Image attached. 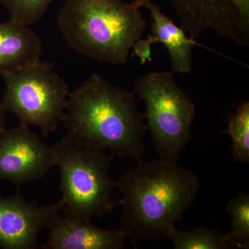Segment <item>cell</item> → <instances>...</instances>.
Wrapping results in <instances>:
<instances>
[{
    "label": "cell",
    "instance_id": "6da1fadb",
    "mask_svg": "<svg viewBox=\"0 0 249 249\" xmlns=\"http://www.w3.org/2000/svg\"><path fill=\"white\" fill-rule=\"evenodd\" d=\"M116 182L124 195L120 229L137 248L139 242L166 237L170 228L181 222L196 199L197 175L178 163L163 160L137 162Z\"/></svg>",
    "mask_w": 249,
    "mask_h": 249
},
{
    "label": "cell",
    "instance_id": "7a4b0ae2",
    "mask_svg": "<svg viewBox=\"0 0 249 249\" xmlns=\"http://www.w3.org/2000/svg\"><path fill=\"white\" fill-rule=\"evenodd\" d=\"M144 119L133 92L93 73L70 91L62 123L73 138L137 163L146 152Z\"/></svg>",
    "mask_w": 249,
    "mask_h": 249
},
{
    "label": "cell",
    "instance_id": "3957f363",
    "mask_svg": "<svg viewBox=\"0 0 249 249\" xmlns=\"http://www.w3.org/2000/svg\"><path fill=\"white\" fill-rule=\"evenodd\" d=\"M139 9L134 1L123 0H65L57 16L58 26L76 53L124 65L146 27Z\"/></svg>",
    "mask_w": 249,
    "mask_h": 249
},
{
    "label": "cell",
    "instance_id": "277c9868",
    "mask_svg": "<svg viewBox=\"0 0 249 249\" xmlns=\"http://www.w3.org/2000/svg\"><path fill=\"white\" fill-rule=\"evenodd\" d=\"M60 173L62 212L79 222H91L111 214L116 182L108 175L114 156L67 134L52 147Z\"/></svg>",
    "mask_w": 249,
    "mask_h": 249
},
{
    "label": "cell",
    "instance_id": "5b68a950",
    "mask_svg": "<svg viewBox=\"0 0 249 249\" xmlns=\"http://www.w3.org/2000/svg\"><path fill=\"white\" fill-rule=\"evenodd\" d=\"M134 94L143 100L144 118L160 160L178 163L192 137L196 107L175 82L172 71H153L134 85Z\"/></svg>",
    "mask_w": 249,
    "mask_h": 249
},
{
    "label": "cell",
    "instance_id": "8992f818",
    "mask_svg": "<svg viewBox=\"0 0 249 249\" xmlns=\"http://www.w3.org/2000/svg\"><path fill=\"white\" fill-rule=\"evenodd\" d=\"M5 90L0 104L20 123L36 126L44 137L62 123L70 91L52 62L39 60L2 77Z\"/></svg>",
    "mask_w": 249,
    "mask_h": 249
},
{
    "label": "cell",
    "instance_id": "52a82bcc",
    "mask_svg": "<svg viewBox=\"0 0 249 249\" xmlns=\"http://www.w3.org/2000/svg\"><path fill=\"white\" fill-rule=\"evenodd\" d=\"M193 40L208 30L249 46V0H168Z\"/></svg>",
    "mask_w": 249,
    "mask_h": 249
},
{
    "label": "cell",
    "instance_id": "ba28073f",
    "mask_svg": "<svg viewBox=\"0 0 249 249\" xmlns=\"http://www.w3.org/2000/svg\"><path fill=\"white\" fill-rule=\"evenodd\" d=\"M55 165L52 147L20 123L0 132V180L19 188L45 176Z\"/></svg>",
    "mask_w": 249,
    "mask_h": 249
},
{
    "label": "cell",
    "instance_id": "9c48e42d",
    "mask_svg": "<svg viewBox=\"0 0 249 249\" xmlns=\"http://www.w3.org/2000/svg\"><path fill=\"white\" fill-rule=\"evenodd\" d=\"M62 207L61 199L40 206L36 199L26 200L19 193L8 196L0 195V249H41L40 232Z\"/></svg>",
    "mask_w": 249,
    "mask_h": 249
},
{
    "label": "cell",
    "instance_id": "30bf717a",
    "mask_svg": "<svg viewBox=\"0 0 249 249\" xmlns=\"http://www.w3.org/2000/svg\"><path fill=\"white\" fill-rule=\"evenodd\" d=\"M47 228L49 234L42 249H121L127 240L120 229L106 230L60 213L52 218Z\"/></svg>",
    "mask_w": 249,
    "mask_h": 249
},
{
    "label": "cell",
    "instance_id": "8fae6325",
    "mask_svg": "<svg viewBox=\"0 0 249 249\" xmlns=\"http://www.w3.org/2000/svg\"><path fill=\"white\" fill-rule=\"evenodd\" d=\"M142 7L148 9L152 19V34L147 36V40L151 44H163L169 53L173 73H191L193 47L204 46L187 36L185 29L176 25L151 0H143Z\"/></svg>",
    "mask_w": 249,
    "mask_h": 249
},
{
    "label": "cell",
    "instance_id": "7c38bea8",
    "mask_svg": "<svg viewBox=\"0 0 249 249\" xmlns=\"http://www.w3.org/2000/svg\"><path fill=\"white\" fill-rule=\"evenodd\" d=\"M42 43L28 26L9 21L0 22V77L40 60Z\"/></svg>",
    "mask_w": 249,
    "mask_h": 249
},
{
    "label": "cell",
    "instance_id": "4fadbf2b",
    "mask_svg": "<svg viewBox=\"0 0 249 249\" xmlns=\"http://www.w3.org/2000/svg\"><path fill=\"white\" fill-rule=\"evenodd\" d=\"M166 237L172 241L175 249H245L232 238L231 232L224 233L203 227L182 231L173 226Z\"/></svg>",
    "mask_w": 249,
    "mask_h": 249
},
{
    "label": "cell",
    "instance_id": "5bb4252c",
    "mask_svg": "<svg viewBox=\"0 0 249 249\" xmlns=\"http://www.w3.org/2000/svg\"><path fill=\"white\" fill-rule=\"evenodd\" d=\"M226 133L232 142L233 160L237 163L249 162V102L245 101L239 106L236 112L229 119Z\"/></svg>",
    "mask_w": 249,
    "mask_h": 249
},
{
    "label": "cell",
    "instance_id": "9a60e30c",
    "mask_svg": "<svg viewBox=\"0 0 249 249\" xmlns=\"http://www.w3.org/2000/svg\"><path fill=\"white\" fill-rule=\"evenodd\" d=\"M53 0H0L10 16V20L22 25L37 24L48 11Z\"/></svg>",
    "mask_w": 249,
    "mask_h": 249
},
{
    "label": "cell",
    "instance_id": "2e32d148",
    "mask_svg": "<svg viewBox=\"0 0 249 249\" xmlns=\"http://www.w3.org/2000/svg\"><path fill=\"white\" fill-rule=\"evenodd\" d=\"M227 211L231 215V233L236 242L249 249V196L246 192H239L235 197L228 203Z\"/></svg>",
    "mask_w": 249,
    "mask_h": 249
},
{
    "label": "cell",
    "instance_id": "e0dca14e",
    "mask_svg": "<svg viewBox=\"0 0 249 249\" xmlns=\"http://www.w3.org/2000/svg\"><path fill=\"white\" fill-rule=\"evenodd\" d=\"M152 44L147 40L139 39L134 44L133 55H136L140 60L142 65H145L147 61H152Z\"/></svg>",
    "mask_w": 249,
    "mask_h": 249
},
{
    "label": "cell",
    "instance_id": "ac0fdd59",
    "mask_svg": "<svg viewBox=\"0 0 249 249\" xmlns=\"http://www.w3.org/2000/svg\"><path fill=\"white\" fill-rule=\"evenodd\" d=\"M5 114H6V111H4L2 106L0 104V132L5 128V121H6Z\"/></svg>",
    "mask_w": 249,
    "mask_h": 249
},
{
    "label": "cell",
    "instance_id": "d6986e66",
    "mask_svg": "<svg viewBox=\"0 0 249 249\" xmlns=\"http://www.w3.org/2000/svg\"><path fill=\"white\" fill-rule=\"evenodd\" d=\"M142 1H143V0H134L133 1H134V2H135L136 4L138 5L139 7L142 8Z\"/></svg>",
    "mask_w": 249,
    "mask_h": 249
}]
</instances>
